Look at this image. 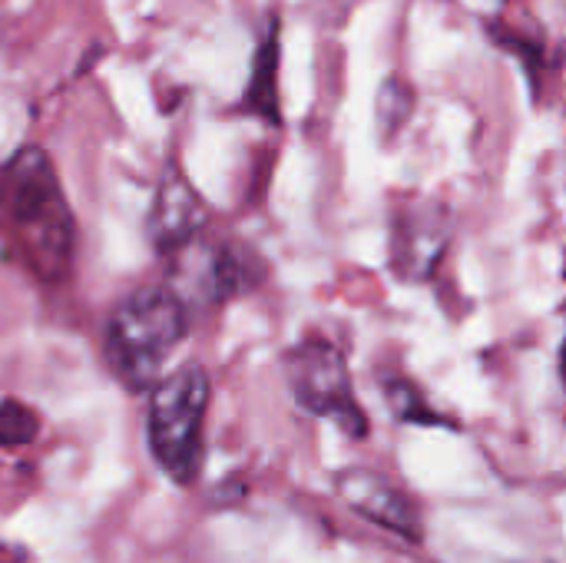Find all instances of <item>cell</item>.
I'll return each instance as SVG.
<instances>
[{
  "mask_svg": "<svg viewBox=\"0 0 566 563\" xmlns=\"http://www.w3.org/2000/svg\"><path fill=\"white\" fill-rule=\"evenodd\" d=\"M0 232L40 282H63L73 269L76 222L40 146L20 149L0 169Z\"/></svg>",
  "mask_w": 566,
  "mask_h": 563,
  "instance_id": "6da1fadb",
  "label": "cell"
},
{
  "mask_svg": "<svg viewBox=\"0 0 566 563\" xmlns=\"http://www.w3.org/2000/svg\"><path fill=\"white\" fill-rule=\"evenodd\" d=\"M192 312L169 285H143L129 292L106 319L103 358L129 392H153L176 345L189 335Z\"/></svg>",
  "mask_w": 566,
  "mask_h": 563,
  "instance_id": "7a4b0ae2",
  "label": "cell"
},
{
  "mask_svg": "<svg viewBox=\"0 0 566 563\" xmlns=\"http://www.w3.org/2000/svg\"><path fill=\"white\" fill-rule=\"evenodd\" d=\"M209 398L212 385L202 365H182L149 392V451L176 484H192L202 471Z\"/></svg>",
  "mask_w": 566,
  "mask_h": 563,
  "instance_id": "3957f363",
  "label": "cell"
},
{
  "mask_svg": "<svg viewBox=\"0 0 566 563\" xmlns=\"http://www.w3.org/2000/svg\"><path fill=\"white\" fill-rule=\"evenodd\" d=\"M285 372H289V388L305 411L335 421L348 438L368 435V415L358 405L345 355L328 338L322 335L302 338L285 355Z\"/></svg>",
  "mask_w": 566,
  "mask_h": 563,
  "instance_id": "277c9868",
  "label": "cell"
},
{
  "mask_svg": "<svg viewBox=\"0 0 566 563\" xmlns=\"http://www.w3.org/2000/svg\"><path fill=\"white\" fill-rule=\"evenodd\" d=\"M169 269V289L186 302L189 312L222 305L242 292H249L262 279V262L239 246H209L196 239L182 252H176Z\"/></svg>",
  "mask_w": 566,
  "mask_h": 563,
  "instance_id": "5b68a950",
  "label": "cell"
},
{
  "mask_svg": "<svg viewBox=\"0 0 566 563\" xmlns=\"http://www.w3.org/2000/svg\"><path fill=\"white\" fill-rule=\"evenodd\" d=\"M335 488L342 501L361 514L365 521L405 538V541H421L424 538V518L421 508L408 491H401L391 478L371 471V468H345L335 478Z\"/></svg>",
  "mask_w": 566,
  "mask_h": 563,
  "instance_id": "8992f818",
  "label": "cell"
},
{
  "mask_svg": "<svg viewBox=\"0 0 566 563\" xmlns=\"http://www.w3.org/2000/svg\"><path fill=\"white\" fill-rule=\"evenodd\" d=\"M454 236L451 212L428 202V206H411L408 212L398 216L395 236H391V262L401 279L421 282L438 272L448 246Z\"/></svg>",
  "mask_w": 566,
  "mask_h": 563,
  "instance_id": "52a82bcc",
  "label": "cell"
},
{
  "mask_svg": "<svg viewBox=\"0 0 566 563\" xmlns=\"http://www.w3.org/2000/svg\"><path fill=\"white\" fill-rule=\"evenodd\" d=\"M206 202L199 199V192L189 186L186 176L169 173L156 196H153V209L146 219V236L153 242V249L166 259H172L176 252H182L186 246H192L202 229H206Z\"/></svg>",
  "mask_w": 566,
  "mask_h": 563,
  "instance_id": "ba28073f",
  "label": "cell"
},
{
  "mask_svg": "<svg viewBox=\"0 0 566 563\" xmlns=\"http://www.w3.org/2000/svg\"><path fill=\"white\" fill-rule=\"evenodd\" d=\"M279 23L269 27V37L262 40L259 53H255V66H252V80L245 86V106L259 116H265L269 123L279 126Z\"/></svg>",
  "mask_w": 566,
  "mask_h": 563,
  "instance_id": "9c48e42d",
  "label": "cell"
},
{
  "mask_svg": "<svg viewBox=\"0 0 566 563\" xmlns=\"http://www.w3.org/2000/svg\"><path fill=\"white\" fill-rule=\"evenodd\" d=\"M385 398H388V408L395 411V418L398 421H405V425H424V428H441V425H448V428H454L448 418H441L431 405H428V398L418 392V385H411L408 378H391V382H385Z\"/></svg>",
  "mask_w": 566,
  "mask_h": 563,
  "instance_id": "30bf717a",
  "label": "cell"
},
{
  "mask_svg": "<svg viewBox=\"0 0 566 563\" xmlns=\"http://www.w3.org/2000/svg\"><path fill=\"white\" fill-rule=\"evenodd\" d=\"M411 110H415V90L405 80L388 76L381 83V93H378V126H381V133L395 136L411 119Z\"/></svg>",
  "mask_w": 566,
  "mask_h": 563,
  "instance_id": "8fae6325",
  "label": "cell"
},
{
  "mask_svg": "<svg viewBox=\"0 0 566 563\" xmlns=\"http://www.w3.org/2000/svg\"><path fill=\"white\" fill-rule=\"evenodd\" d=\"M33 438H36V415L17 398H7L0 405V448H23Z\"/></svg>",
  "mask_w": 566,
  "mask_h": 563,
  "instance_id": "7c38bea8",
  "label": "cell"
},
{
  "mask_svg": "<svg viewBox=\"0 0 566 563\" xmlns=\"http://www.w3.org/2000/svg\"><path fill=\"white\" fill-rule=\"evenodd\" d=\"M560 375H564V385H566V338H564V348H560Z\"/></svg>",
  "mask_w": 566,
  "mask_h": 563,
  "instance_id": "4fadbf2b",
  "label": "cell"
}]
</instances>
